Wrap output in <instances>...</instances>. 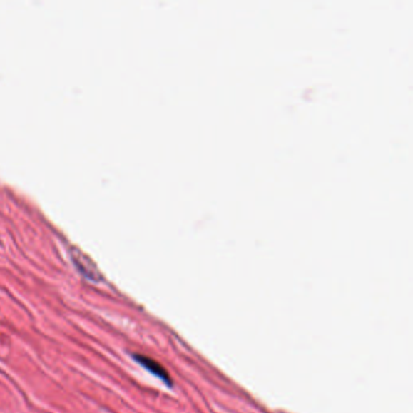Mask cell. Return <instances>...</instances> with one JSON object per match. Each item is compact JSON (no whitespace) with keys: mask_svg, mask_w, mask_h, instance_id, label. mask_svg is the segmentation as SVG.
I'll list each match as a JSON object with an SVG mask.
<instances>
[{"mask_svg":"<svg viewBox=\"0 0 413 413\" xmlns=\"http://www.w3.org/2000/svg\"><path fill=\"white\" fill-rule=\"evenodd\" d=\"M73 261H74L81 273L86 275V277H90L91 280H98L100 272L97 270L93 261L88 256H85L84 253L79 251V250H76V253L73 255Z\"/></svg>","mask_w":413,"mask_h":413,"instance_id":"obj_1","label":"cell"},{"mask_svg":"<svg viewBox=\"0 0 413 413\" xmlns=\"http://www.w3.org/2000/svg\"><path fill=\"white\" fill-rule=\"evenodd\" d=\"M135 359L138 361L140 365L148 369L149 372H152L153 374H155L158 377L161 378L163 381L168 382V383H170V381H171L168 371H166L159 362H157V361L153 360L151 357H145V355H141V354L135 355Z\"/></svg>","mask_w":413,"mask_h":413,"instance_id":"obj_2","label":"cell"}]
</instances>
